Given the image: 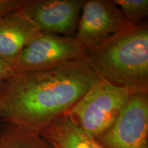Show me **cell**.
<instances>
[{"label":"cell","mask_w":148,"mask_h":148,"mask_svg":"<svg viewBox=\"0 0 148 148\" xmlns=\"http://www.w3.org/2000/svg\"><path fill=\"white\" fill-rule=\"evenodd\" d=\"M97 78L85 60L16 72L0 84V123L40 134L65 116Z\"/></svg>","instance_id":"cell-1"},{"label":"cell","mask_w":148,"mask_h":148,"mask_svg":"<svg viewBox=\"0 0 148 148\" xmlns=\"http://www.w3.org/2000/svg\"><path fill=\"white\" fill-rule=\"evenodd\" d=\"M84 60L98 77L132 92H148V25L130 23Z\"/></svg>","instance_id":"cell-2"},{"label":"cell","mask_w":148,"mask_h":148,"mask_svg":"<svg viewBox=\"0 0 148 148\" xmlns=\"http://www.w3.org/2000/svg\"><path fill=\"white\" fill-rule=\"evenodd\" d=\"M132 93L128 88L116 86L98 77L65 116L97 140L119 117Z\"/></svg>","instance_id":"cell-3"},{"label":"cell","mask_w":148,"mask_h":148,"mask_svg":"<svg viewBox=\"0 0 148 148\" xmlns=\"http://www.w3.org/2000/svg\"><path fill=\"white\" fill-rule=\"evenodd\" d=\"M86 53L75 37L41 32L25 46L13 67L17 72L52 69L84 60Z\"/></svg>","instance_id":"cell-4"},{"label":"cell","mask_w":148,"mask_h":148,"mask_svg":"<svg viewBox=\"0 0 148 148\" xmlns=\"http://www.w3.org/2000/svg\"><path fill=\"white\" fill-rule=\"evenodd\" d=\"M96 140L104 148H148V92H132L119 117Z\"/></svg>","instance_id":"cell-5"},{"label":"cell","mask_w":148,"mask_h":148,"mask_svg":"<svg viewBox=\"0 0 148 148\" xmlns=\"http://www.w3.org/2000/svg\"><path fill=\"white\" fill-rule=\"evenodd\" d=\"M130 22L110 0H85L75 38L87 50L102 45Z\"/></svg>","instance_id":"cell-6"},{"label":"cell","mask_w":148,"mask_h":148,"mask_svg":"<svg viewBox=\"0 0 148 148\" xmlns=\"http://www.w3.org/2000/svg\"><path fill=\"white\" fill-rule=\"evenodd\" d=\"M85 0H23L20 10L42 32L75 37Z\"/></svg>","instance_id":"cell-7"},{"label":"cell","mask_w":148,"mask_h":148,"mask_svg":"<svg viewBox=\"0 0 148 148\" xmlns=\"http://www.w3.org/2000/svg\"><path fill=\"white\" fill-rule=\"evenodd\" d=\"M41 31L20 8L0 18V58L13 66L21 51Z\"/></svg>","instance_id":"cell-8"},{"label":"cell","mask_w":148,"mask_h":148,"mask_svg":"<svg viewBox=\"0 0 148 148\" xmlns=\"http://www.w3.org/2000/svg\"><path fill=\"white\" fill-rule=\"evenodd\" d=\"M40 135L51 148H104L66 116L53 121Z\"/></svg>","instance_id":"cell-9"},{"label":"cell","mask_w":148,"mask_h":148,"mask_svg":"<svg viewBox=\"0 0 148 148\" xmlns=\"http://www.w3.org/2000/svg\"><path fill=\"white\" fill-rule=\"evenodd\" d=\"M0 148H51L40 134L0 123Z\"/></svg>","instance_id":"cell-10"},{"label":"cell","mask_w":148,"mask_h":148,"mask_svg":"<svg viewBox=\"0 0 148 148\" xmlns=\"http://www.w3.org/2000/svg\"><path fill=\"white\" fill-rule=\"evenodd\" d=\"M113 1L130 23H139L147 16V0H114Z\"/></svg>","instance_id":"cell-11"},{"label":"cell","mask_w":148,"mask_h":148,"mask_svg":"<svg viewBox=\"0 0 148 148\" xmlns=\"http://www.w3.org/2000/svg\"><path fill=\"white\" fill-rule=\"evenodd\" d=\"M23 0H0V18L19 8Z\"/></svg>","instance_id":"cell-12"},{"label":"cell","mask_w":148,"mask_h":148,"mask_svg":"<svg viewBox=\"0 0 148 148\" xmlns=\"http://www.w3.org/2000/svg\"><path fill=\"white\" fill-rule=\"evenodd\" d=\"M16 72L13 66L0 58V81L5 80Z\"/></svg>","instance_id":"cell-13"},{"label":"cell","mask_w":148,"mask_h":148,"mask_svg":"<svg viewBox=\"0 0 148 148\" xmlns=\"http://www.w3.org/2000/svg\"><path fill=\"white\" fill-rule=\"evenodd\" d=\"M1 82H2V81H0V84H1Z\"/></svg>","instance_id":"cell-14"}]
</instances>
